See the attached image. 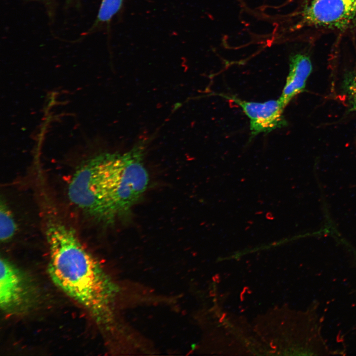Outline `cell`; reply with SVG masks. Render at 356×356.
Returning <instances> with one entry per match:
<instances>
[{"mask_svg":"<svg viewBox=\"0 0 356 356\" xmlns=\"http://www.w3.org/2000/svg\"><path fill=\"white\" fill-rule=\"evenodd\" d=\"M46 236L49 251L48 272L52 281L96 322L106 321L112 289L98 262L75 231L62 222L49 221Z\"/></svg>","mask_w":356,"mask_h":356,"instance_id":"obj_1","label":"cell"},{"mask_svg":"<svg viewBox=\"0 0 356 356\" xmlns=\"http://www.w3.org/2000/svg\"><path fill=\"white\" fill-rule=\"evenodd\" d=\"M147 143L142 139L127 152L99 155L105 199L114 220L129 212L147 188L149 177L143 161Z\"/></svg>","mask_w":356,"mask_h":356,"instance_id":"obj_2","label":"cell"},{"mask_svg":"<svg viewBox=\"0 0 356 356\" xmlns=\"http://www.w3.org/2000/svg\"><path fill=\"white\" fill-rule=\"evenodd\" d=\"M291 30L313 45L326 36L356 39V0H299Z\"/></svg>","mask_w":356,"mask_h":356,"instance_id":"obj_3","label":"cell"},{"mask_svg":"<svg viewBox=\"0 0 356 356\" xmlns=\"http://www.w3.org/2000/svg\"><path fill=\"white\" fill-rule=\"evenodd\" d=\"M36 293L28 276L4 258L0 261V307L7 314L29 311L36 302Z\"/></svg>","mask_w":356,"mask_h":356,"instance_id":"obj_4","label":"cell"},{"mask_svg":"<svg viewBox=\"0 0 356 356\" xmlns=\"http://www.w3.org/2000/svg\"><path fill=\"white\" fill-rule=\"evenodd\" d=\"M219 95L230 99L242 108L250 120L251 138L260 133H268L287 125L283 115L284 108L278 99L259 102L241 100L234 96Z\"/></svg>","mask_w":356,"mask_h":356,"instance_id":"obj_5","label":"cell"},{"mask_svg":"<svg viewBox=\"0 0 356 356\" xmlns=\"http://www.w3.org/2000/svg\"><path fill=\"white\" fill-rule=\"evenodd\" d=\"M312 71V60L308 53L299 52L290 57L289 74L278 99L283 108L295 96L304 90Z\"/></svg>","mask_w":356,"mask_h":356,"instance_id":"obj_6","label":"cell"},{"mask_svg":"<svg viewBox=\"0 0 356 356\" xmlns=\"http://www.w3.org/2000/svg\"><path fill=\"white\" fill-rule=\"evenodd\" d=\"M17 230L14 219L6 204L1 201L0 206V239L6 242L10 240Z\"/></svg>","mask_w":356,"mask_h":356,"instance_id":"obj_7","label":"cell"},{"mask_svg":"<svg viewBox=\"0 0 356 356\" xmlns=\"http://www.w3.org/2000/svg\"><path fill=\"white\" fill-rule=\"evenodd\" d=\"M124 0H101L94 27L108 23L120 10Z\"/></svg>","mask_w":356,"mask_h":356,"instance_id":"obj_8","label":"cell"},{"mask_svg":"<svg viewBox=\"0 0 356 356\" xmlns=\"http://www.w3.org/2000/svg\"><path fill=\"white\" fill-rule=\"evenodd\" d=\"M343 88L351 110L356 112V69L346 75L343 82Z\"/></svg>","mask_w":356,"mask_h":356,"instance_id":"obj_9","label":"cell"}]
</instances>
